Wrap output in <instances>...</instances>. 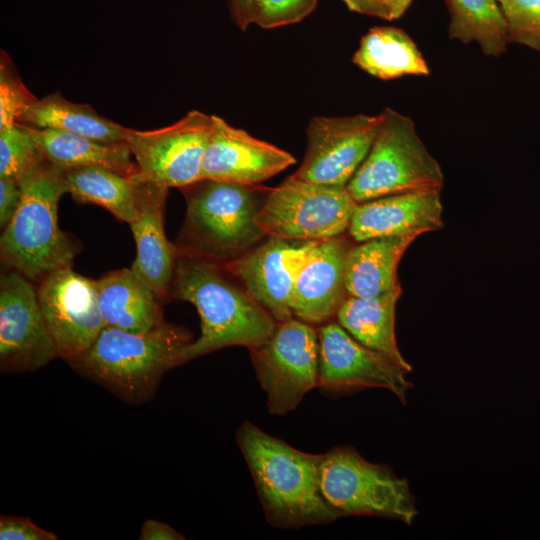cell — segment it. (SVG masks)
<instances>
[{
  "mask_svg": "<svg viewBox=\"0 0 540 540\" xmlns=\"http://www.w3.org/2000/svg\"><path fill=\"white\" fill-rule=\"evenodd\" d=\"M236 441L271 526L297 529L342 517L321 489L323 454L298 450L247 420Z\"/></svg>",
  "mask_w": 540,
  "mask_h": 540,
  "instance_id": "1",
  "label": "cell"
},
{
  "mask_svg": "<svg viewBox=\"0 0 540 540\" xmlns=\"http://www.w3.org/2000/svg\"><path fill=\"white\" fill-rule=\"evenodd\" d=\"M228 275L220 263L178 252L170 297L193 304L201 320L182 364L225 347L259 346L275 331L273 316Z\"/></svg>",
  "mask_w": 540,
  "mask_h": 540,
  "instance_id": "2",
  "label": "cell"
},
{
  "mask_svg": "<svg viewBox=\"0 0 540 540\" xmlns=\"http://www.w3.org/2000/svg\"><path fill=\"white\" fill-rule=\"evenodd\" d=\"M192 341L188 329L168 322L142 333L105 326L70 366L122 401L140 405L153 399L167 371L182 365L183 351Z\"/></svg>",
  "mask_w": 540,
  "mask_h": 540,
  "instance_id": "3",
  "label": "cell"
},
{
  "mask_svg": "<svg viewBox=\"0 0 540 540\" xmlns=\"http://www.w3.org/2000/svg\"><path fill=\"white\" fill-rule=\"evenodd\" d=\"M18 184L22 200L2 229L1 262L38 284L48 274L72 267L81 245L58 226V204L67 193L63 169L44 159Z\"/></svg>",
  "mask_w": 540,
  "mask_h": 540,
  "instance_id": "4",
  "label": "cell"
},
{
  "mask_svg": "<svg viewBox=\"0 0 540 540\" xmlns=\"http://www.w3.org/2000/svg\"><path fill=\"white\" fill-rule=\"evenodd\" d=\"M181 190L187 208L175 244L178 252L225 264L266 237L256 217L271 188L200 179Z\"/></svg>",
  "mask_w": 540,
  "mask_h": 540,
  "instance_id": "5",
  "label": "cell"
},
{
  "mask_svg": "<svg viewBox=\"0 0 540 540\" xmlns=\"http://www.w3.org/2000/svg\"><path fill=\"white\" fill-rule=\"evenodd\" d=\"M442 169L431 156L408 116L386 107L368 154L346 189L357 202L387 195L439 189Z\"/></svg>",
  "mask_w": 540,
  "mask_h": 540,
  "instance_id": "6",
  "label": "cell"
},
{
  "mask_svg": "<svg viewBox=\"0 0 540 540\" xmlns=\"http://www.w3.org/2000/svg\"><path fill=\"white\" fill-rule=\"evenodd\" d=\"M321 489L344 516H378L411 525L418 514L406 479L390 467L364 459L353 447H334L323 454Z\"/></svg>",
  "mask_w": 540,
  "mask_h": 540,
  "instance_id": "7",
  "label": "cell"
},
{
  "mask_svg": "<svg viewBox=\"0 0 540 540\" xmlns=\"http://www.w3.org/2000/svg\"><path fill=\"white\" fill-rule=\"evenodd\" d=\"M358 203L346 186L288 177L271 188L256 217L266 237L313 241L348 230Z\"/></svg>",
  "mask_w": 540,
  "mask_h": 540,
  "instance_id": "8",
  "label": "cell"
},
{
  "mask_svg": "<svg viewBox=\"0 0 540 540\" xmlns=\"http://www.w3.org/2000/svg\"><path fill=\"white\" fill-rule=\"evenodd\" d=\"M249 353L272 415L293 411L318 387L319 337L312 324L298 318L278 322L273 334Z\"/></svg>",
  "mask_w": 540,
  "mask_h": 540,
  "instance_id": "9",
  "label": "cell"
},
{
  "mask_svg": "<svg viewBox=\"0 0 540 540\" xmlns=\"http://www.w3.org/2000/svg\"><path fill=\"white\" fill-rule=\"evenodd\" d=\"M212 127V115L191 110L163 128H128L126 142L143 178L168 189H181L201 179Z\"/></svg>",
  "mask_w": 540,
  "mask_h": 540,
  "instance_id": "10",
  "label": "cell"
},
{
  "mask_svg": "<svg viewBox=\"0 0 540 540\" xmlns=\"http://www.w3.org/2000/svg\"><path fill=\"white\" fill-rule=\"evenodd\" d=\"M59 358L40 307L35 283L6 269L0 277V369L4 373L37 370Z\"/></svg>",
  "mask_w": 540,
  "mask_h": 540,
  "instance_id": "11",
  "label": "cell"
},
{
  "mask_svg": "<svg viewBox=\"0 0 540 540\" xmlns=\"http://www.w3.org/2000/svg\"><path fill=\"white\" fill-rule=\"evenodd\" d=\"M37 294L59 358L72 364L95 342L105 327L96 280L58 269L37 284Z\"/></svg>",
  "mask_w": 540,
  "mask_h": 540,
  "instance_id": "12",
  "label": "cell"
},
{
  "mask_svg": "<svg viewBox=\"0 0 540 540\" xmlns=\"http://www.w3.org/2000/svg\"><path fill=\"white\" fill-rule=\"evenodd\" d=\"M380 122V114L310 119L307 148L296 179L346 186L368 154Z\"/></svg>",
  "mask_w": 540,
  "mask_h": 540,
  "instance_id": "13",
  "label": "cell"
},
{
  "mask_svg": "<svg viewBox=\"0 0 540 540\" xmlns=\"http://www.w3.org/2000/svg\"><path fill=\"white\" fill-rule=\"evenodd\" d=\"M317 330L319 388L331 393L384 388L406 403L413 385L404 369L357 341L339 323L329 322Z\"/></svg>",
  "mask_w": 540,
  "mask_h": 540,
  "instance_id": "14",
  "label": "cell"
},
{
  "mask_svg": "<svg viewBox=\"0 0 540 540\" xmlns=\"http://www.w3.org/2000/svg\"><path fill=\"white\" fill-rule=\"evenodd\" d=\"M316 241L269 237L222 265L277 322H283L294 317L295 279Z\"/></svg>",
  "mask_w": 540,
  "mask_h": 540,
  "instance_id": "15",
  "label": "cell"
},
{
  "mask_svg": "<svg viewBox=\"0 0 540 540\" xmlns=\"http://www.w3.org/2000/svg\"><path fill=\"white\" fill-rule=\"evenodd\" d=\"M212 118L201 179L260 184L295 164L289 152L231 126L217 115Z\"/></svg>",
  "mask_w": 540,
  "mask_h": 540,
  "instance_id": "16",
  "label": "cell"
},
{
  "mask_svg": "<svg viewBox=\"0 0 540 540\" xmlns=\"http://www.w3.org/2000/svg\"><path fill=\"white\" fill-rule=\"evenodd\" d=\"M352 244L342 235L317 240L303 261L294 283V317L322 324L337 315L348 296L346 259Z\"/></svg>",
  "mask_w": 540,
  "mask_h": 540,
  "instance_id": "17",
  "label": "cell"
},
{
  "mask_svg": "<svg viewBox=\"0 0 540 540\" xmlns=\"http://www.w3.org/2000/svg\"><path fill=\"white\" fill-rule=\"evenodd\" d=\"M439 189L383 196L358 203L348 228L357 242L437 231L444 227Z\"/></svg>",
  "mask_w": 540,
  "mask_h": 540,
  "instance_id": "18",
  "label": "cell"
},
{
  "mask_svg": "<svg viewBox=\"0 0 540 540\" xmlns=\"http://www.w3.org/2000/svg\"><path fill=\"white\" fill-rule=\"evenodd\" d=\"M145 179V178H144ZM168 188L145 179L140 211L130 224L137 255L131 266L164 303L171 299L178 250L164 230Z\"/></svg>",
  "mask_w": 540,
  "mask_h": 540,
  "instance_id": "19",
  "label": "cell"
},
{
  "mask_svg": "<svg viewBox=\"0 0 540 540\" xmlns=\"http://www.w3.org/2000/svg\"><path fill=\"white\" fill-rule=\"evenodd\" d=\"M96 284L106 327L142 333L166 322L163 302L131 268L110 271L97 279Z\"/></svg>",
  "mask_w": 540,
  "mask_h": 540,
  "instance_id": "20",
  "label": "cell"
},
{
  "mask_svg": "<svg viewBox=\"0 0 540 540\" xmlns=\"http://www.w3.org/2000/svg\"><path fill=\"white\" fill-rule=\"evenodd\" d=\"M401 294L400 285L374 297L348 295L336 317L357 341L410 372L411 365L402 356L395 337V308Z\"/></svg>",
  "mask_w": 540,
  "mask_h": 540,
  "instance_id": "21",
  "label": "cell"
},
{
  "mask_svg": "<svg viewBox=\"0 0 540 540\" xmlns=\"http://www.w3.org/2000/svg\"><path fill=\"white\" fill-rule=\"evenodd\" d=\"M21 125L37 143L44 158L61 169L96 166L125 176L139 173L126 141L107 143L55 129Z\"/></svg>",
  "mask_w": 540,
  "mask_h": 540,
  "instance_id": "22",
  "label": "cell"
},
{
  "mask_svg": "<svg viewBox=\"0 0 540 540\" xmlns=\"http://www.w3.org/2000/svg\"><path fill=\"white\" fill-rule=\"evenodd\" d=\"M417 233L384 236L352 246L346 259L348 295L374 297L400 286L399 262Z\"/></svg>",
  "mask_w": 540,
  "mask_h": 540,
  "instance_id": "23",
  "label": "cell"
},
{
  "mask_svg": "<svg viewBox=\"0 0 540 540\" xmlns=\"http://www.w3.org/2000/svg\"><path fill=\"white\" fill-rule=\"evenodd\" d=\"M67 193L78 203L105 208L122 222L133 223L140 211L145 179L96 166L63 169Z\"/></svg>",
  "mask_w": 540,
  "mask_h": 540,
  "instance_id": "24",
  "label": "cell"
},
{
  "mask_svg": "<svg viewBox=\"0 0 540 540\" xmlns=\"http://www.w3.org/2000/svg\"><path fill=\"white\" fill-rule=\"evenodd\" d=\"M352 62L381 80L430 74L429 67L413 39L404 30L392 26L372 27L361 38Z\"/></svg>",
  "mask_w": 540,
  "mask_h": 540,
  "instance_id": "25",
  "label": "cell"
},
{
  "mask_svg": "<svg viewBox=\"0 0 540 540\" xmlns=\"http://www.w3.org/2000/svg\"><path fill=\"white\" fill-rule=\"evenodd\" d=\"M17 123L55 129L107 143L125 142L128 130L99 115L90 105L70 102L58 91L29 105Z\"/></svg>",
  "mask_w": 540,
  "mask_h": 540,
  "instance_id": "26",
  "label": "cell"
},
{
  "mask_svg": "<svg viewBox=\"0 0 540 540\" xmlns=\"http://www.w3.org/2000/svg\"><path fill=\"white\" fill-rule=\"evenodd\" d=\"M451 39L476 42L487 56H500L508 42L506 22L497 0H445Z\"/></svg>",
  "mask_w": 540,
  "mask_h": 540,
  "instance_id": "27",
  "label": "cell"
},
{
  "mask_svg": "<svg viewBox=\"0 0 540 540\" xmlns=\"http://www.w3.org/2000/svg\"><path fill=\"white\" fill-rule=\"evenodd\" d=\"M44 159L39 146L20 123L0 129V178L19 182Z\"/></svg>",
  "mask_w": 540,
  "mask_h": 540,
  "instance_id": "28",
  "label": "cell"
},
{
  "mask_svg": "<svg viewBox=\"0 0 540 540\" xmlns=\"http://www.w3.org/2000/svg\"><path fill=\"white\" fill-rule=\"evenodd\" d=\"M509 43L540 51V0H497Z\"/></svg>",
  "mask_w": 540,
  "mask_h": 540,
  "instance_id": "29",
  "label": "cell"
},
{
  "mask_svg": "<svg viewBox=\"0 0 540 540\" xmlns=\"http://www.w3.org/2000/svg\"><path fill=\"white\" fill-rule=\"evenodd\" d=\"M37 98L19 77L5 51L0 58V129L17 123L22 112Z\"/></svg>",
  "mask_w": 540,
  "mask_h": 540,
  "instance_id": "30",
  "label": "cell"
},
{
  "mask_svg": "<svg viewBox=\"0 0 540 540\" xmlns=\"http://www.w3.org/2000/svg\"><path fill=\"white\" fill-rule=\"evenodd\" d=\"M318 0H255L253 24L272 29L300 22L313 12Z\"/></svg>",
  "mask_w": 540,
  "mask_h": 540,
  "instance_id": "31",
  "label": "cell"
},
{
  "mask_svg": "<svg viewBox=\"0 0 540 540\" xmlns=\"http://www.w3.org/2000/svg\"><path fill=\"white\" fill-rule=\"evenodd\" d=\"M1 540H56L58 536L45 530L30 518L2 515L0 517Z\"/></svg>",
  "mask_w": 540,
  "mask_h": 540,
  "instance_id": "32",
  "label": "cell"
},
{
  "mask_svg": "<svg viewBox=\"0 0 540 540\" xmlns=\"http://www.w3.org/2000/svg\"><path fill=\"white\" fill-rule=\"evenodd\" d=\"M22 200L18 182L0 178V227L4 229L16 214Z\"/></svg>",
  "mask_w": 540,
  "mask_h": 540,
  "instance_id": "33",
  "label": "cell"
},
{
  "mask_svg": "<svg viewBox=\"0 0 540 540\" xmlns=\"http://www.w3.org/2000/svg\"><path fill=\"white\" fill-rule=\"evenodd\" d=\"M140 540H182L185 539L181 533L176 531L167 523L147 519L141 528Z\"/></svg>",
  "mask_w": 540,
  "mask_h": 540,
  "instance_id": "34",
  "label": "cell"
},
{
  "mask_svg": "<svg viewBox=\"0 0 540 540\" xmlns=\"http://www.w3.org/2000/svg\"><path fill=\"white\" fill-rule=\"evenodd\" d=\"M254 2L255 0H230L235 22L243 31L253 24Z\"/></svg>",
  "mask_w": 540,
  "mask_h": 540,
  "instance_id": "35",
  "label": "cell"
},
{
  "mask_svg": "<svg viewBox=\"0 0 540 540\" xmlns=\"http://www.w3.org/2000/svg\"><path fill=\"white\" fill-rule=\"evenodd\" d=\"M382 13V19L395 20L400 18L409 8L412 0H375Z\"/></svg>",
  "mask_w": 540,
  "mask_h": 540,
  "instance_id": "36",
  "label": "cell"
},
{
  "mask_svg": "<svg viewBox=\"0 0 540 540\" xmlns=\"http://www.w3.org/2000/svg\"><path fill=\"white\" fill-rule=\"evenodd\" d=\"M350 11L382 18L381 10L375 0H343Z\"/></svg>",
  "mask_w": 540,
  "mask_h": 540,
  "instance_id": "37",
  "label": "cell"
}]
</instances>
